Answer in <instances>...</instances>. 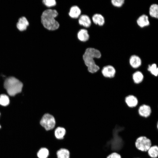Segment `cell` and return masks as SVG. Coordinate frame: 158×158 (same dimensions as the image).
Masks as SVG:
<instances>
[{
	"instance_id": "cell-23",
	"label": "cell",
	"mask_w": 158,
	"mask_h": 158,
	"mask_svg": "<svg viewBox=\"0 0 158 158\" xmlns=\"http://www.w3.org/2000/svg\"><path fill=\"white\" fill-rule=\"evenodd\" d=\"M10 103L8 97L6 94H2L0 95V105L3 106L8 105Z\"/></svg>"
},
{
	"instance_id": "cell-4",
	"label": "cell",
	"mask_w": 158,
	"mask_h": 158,
	"mask_svg": "<svg viewBox=\"0 0 158 158\" xmlns=\"http://www.w3.org/2000/svg\"><path fill=\"white\" fill-rule=\"evenodd\" d=\"M40 123L45 130L49 131L55 128L56 124V121L53 115L46 113L42 116L40 121Z\"/></svg>"
},
{
	"instance_id": "cell-15",
	"label": "cell",
	"mask_w": 158,
	"mask_h": 158,
	"mask_svg": "<svg viewBox=\"0 0 158 158\" xmlns=\"http://www.w3.org/2000/svg\"><path fill=\"white\" fill-rule=\"evenodd\" d=\"M77 37L81 41L85 42L87 41L90 37L87 30L85 29L80 30L77 33Z\"/></svg>"
},
{
	"instance_id": "cell-14",
	"label": "cell",
	"mask_w": 158,
	"mask_h": 158,
	"mask_svg": "<svg viewBox=\"0 0 158 158\" xmlns=\"http://www.w3.org/2000/svg\"><path fill=\"white\" fill-rule=\"evenodd\" d=\"M81 11L80 8L77 6H73L70 8L69 15L73 18H77L80 15Z\"/></svg>"
},
{
	"instance_id": "cell-27",
	"label": "cell",
	"mask_w": 158,
	"mask_h": 158,
	"mask_svg": "<svg viewBox=\"0 0 158 158\" xmlns=\"http://www.w3.org/2000/svg\"><path fill=\"white\" fill-rule=\"evenodd\" d=\"M1 128V126L0 124V129Z\"/></svg>"
},
{
	"instance_id": "cell-22",
	"label": "cell",
	"mask_w": 158,
	"mask_h": 158,
	"mask_svg": "<svg viewBox=\"0 0 158 158\" xmlns=\"http://www.w3.org/2000/svg\"><path fill=\"white\" fill-rule=\"evenodd\" d=\"M147 70L155 76H157L158 74V68L156 63H153L149 65L147 68Z\"/></svg>"
},
{
	"instance_id": "cell-24",
	"label": "cell",
	"mask_w": 158,
	"mask_h": 158,
	"mask_svg": "<svg viewBox=\"0 0 158 158\" xmlns=\"http://www.w3.org/2000/svg\"><path fill=\"white\" fill-rule=\"evenodd\" d=\"M42 2L45 6L49 7L54 6L56 4V1L55 0H44Z\"/></svg>"
},
{
	"instance_id": "cell-28",
	"label": "cell",
	"mask_w": 158,
	"mask_h": 158,
	"mask_svg": "<svg viewBox=\"0 0 158 158\" xmlns=\"http://www.w3.org/2000/svg\"><path fill=\"white\" fill-rule=\"evenodd\" d=\"M0 116H1V113H0Z\"/></svg>"
},
{
	"instance_id": "cell-16",
	"label": "cell",
	"mask_w": 158,
	"mask_h": 158,
	"mask_svg": "<svg viewBox=\"0 0 158 158\" xmlns=\"http://www.w3.org/2000/svg\"><path fill=\"white\" fill-rule=\"evenodd\" d=\"M57 158H70V153L67 148H61L57 150L56 152Z\"/></svg>"
},
{
	"instance_id": "cell-10",
	"label": "cell",
	"mask_w": 158,
	"mask_h": 158,
	"mask_svg": "<svg viewBox=\"0 0 158 158\" xmlns=\"http://www.w3.org/2000/svg\"><path fill=\"white\" fill-rule=\"evenodd\" d=\"M125 102L128 107L133 108L137 105L138 103V100L137 98L135 96L130 95L126 97Z\"/></svg>"
},
{
	"instance_id": "cell-26",
	"label": "cell",
	"mask_w": 158,
	"mask_h": 158,
	"mask_svg": "<svg viewBox=\"0 0 158 158\" xmlns=\"http://www.w3.org/2000/svg\"><path fill=\"white\" fill-rule=\"evenodd\" d=\"M106 158H122V157L118 152H114L109 154Z\"/></svg>"
},
{
	"instance_id": "cell-13",
	"label": "cell",
	"mask_w": 158,
	"mask_h": 158,
	"mask_svg": "<svg viewBox=\"0 0 158 158\" xmlns=\"http://www.w3.org/2000/svg\"><path fill=\"white\" fill-rule=\"evenodd\" d=\"M29 25V23L26 18L24 17H22L18 20V22L16 24V26L19 30L23 31L26 29Z\"/></svg>"
},
{
	"instance_id": "cell-17",
	"label": "cell",
	"mask_w": 158,
	"mask_h": 158,
	"mask_svg": "<svg viewBox=\"0 0 158 158\" xmlns=\"http://www.w3.org/2000/svg\"><path fill=\"white\" fill-rule=\"evenodd\" d=\"M93 22L95 24L100 26L103 25L105 23V19L103 16L99 13L94 14L92 17Z\"/></svg>"
},
{
	"instance_id": "cell-18",
	"label": "cell",
	"mask_w": 158,
	"mask_h": 158,
	"mask_svg": "<svg viewBox=\"0 0 158 158\" xmlns=\"http://www.w3.org/2000/svg\"><path fill=\"white\" fill-rule=\"evenodd\" d=\"M147 154L151 158H157L158 156V147L157 145H152L147 151Z\"/></svg>"
},
{
	"instance_id": "cell-1",
	"label": "cell",
	"mask_w": 158,
	"mask_h": 158,
	"mask_svg": "<svg viewBox=\"0 0 158 158\" xmlns=\"http://www.w3.org/2000/svg\"><path fill=\"white\" fill-rule=\"evenodd\" d=\"M101 56V52L97 49L89 47L86 49L83 55V59L84 64L89 73L94 74L99 70L100 67L96 63L94 59H99Z\"/></svg>"
},
{
	"instance_id": "cell-20",
	"label": "cell",
	"mask_w": 158,
	"mask_h": 158,
	"mask_svg": "<svg viewBox=\"0 0 158 158\" xmlns=\"http://www.w3.org/2000/svg\"><path fill=\"white\" fill-rule=\"evenodd\" d=\"M49 155V151L45 147L41 148L37 153V156L38 158H48Z\"/></svg>"
},
{
	"instance_id": "cell-25",
	"label": "cell",
	"mask_w": 158,
	"mask_h": 158,
	"mask_svg": "<svg viewBox=\"0 0 158 158\" xmlns=\"http://www.w3.org/2000/svg\"><path fill=\"white\" fill-rule=\"evenodd\" d=\"M124 0H112L111 1L112 5L117 7H121L124 4Z\"/></svg>"
},
{
	"instance_id": "cell-3",
	"label": "cell",
	"mask_w": 158,
	"mask_h": 158,
	"mask_svg": "<svg viewBox=\"0 0 158 158\" xmlns=\"http://www.w3.org/2000/svg\"><path fill=\"white\" fill-rule=\"evenodd\" d=\"M4 86L8 94L10 96H13L21 92L23 84L15 77L11 76L6 79Z\"/></svg>"
},
{
	"instance_id": "cell-8",
	"label": "cell",
	"mask_w": 158,
	"mask_h": 158,
	"mask_svg": "<svg viewBox=\"0 0 158 158\" xmlns=\"http://www.w3.org/2000/svg\"><path fill=\"white\" fill-rule=\"evenodd\" d=\"M129 63L130 66L133 68H137L141 66L142 60L141 58L138 56L133 55L130 56L129 59Z\"/></svg>"
},
{
	"instance_id": "cell-12",
	"label": "cell",
	"mask_w": 158,
	"mask_h": 158,
	"mask_svg": "<svg viewBox=\"0 0 158 158\" xmlns=\"http://www.w3.org/2000/svg\"><path fill=\"white\" fill-rule=\"evenodd\" d=\"M79 24L85 28L89 27L91 25V21L90 17L87 15H82L78 20Z\"/></svg>"
},
{
	"instance_id": "cell-21",
	"label": "cell",
	"mask_w": 158,
	"mask_h": 158,
	"mask_svg": "<svg viewBox=\"0 0 158 158\" xmlns=\"http://www.w3.org/2000/svg\"><path fill=\"white\" fill-rule=\"evenodd\" d=\"M149 13L150 16L155 18H158V5L156 4L151 5L150 7Z\"/></svg>"
},
{
	"instance_id": "cell-19",
	"label": "cell",
	"mask_w": 158,
	"mask_h": 158,
	"mask_svg": "<svg viewBox=\"0 0 158 158\" xmlns=\"http://www.w3.org/2000/svg\"><path fill=\"white\" fill-rule=\"evenodd\" d=\"M132 78L135 83L138 84L141 83L143 81L144 75L141 72L137 71L133 74Z\"/></svg>"
},
{
	"instance_id": "cell-6",
	"label": "cell",
	"mask_w": 158,
	"mask_h": 158,
	"mask_svg": "<svg viewBox=\"0 0 158 158\" xmlns=\"http://www.w3.org/2000/svg\"><path fill=\"white\" fill-rule=\"evenodd\" d=\"M101 73L104 77L111 78L114 77L116 73V70L113 66L111 65H108L103 68Z\"/></svg>"
},
{
	"instance_id": "cell-7",
	"label": "cell",
	"mask_w": 158,
	"mask_h": 158,
	"mask_svg": "<svg viewBox=\"0 0 158 158\" xmlns=\"http://www.w3.org/2000/svg\"><path fill=\"white\" fill-rule=\"evenodd\" d=\"M152 110L150 107L146 104L140 106L138 109V113L141 117L147 118L151 115Z\"/></svg>"
},
{
	"instance_id": "cell-11",
	"label": "cell",
	"mask_w": 158,
	"mask_h": 158,
	"mask_svg": "<svg viewBox=\"0 0 158 158\" xmlns=\"http://www.w3.org/2000/svg\"><path fill=\"white\" fill-rule=\"evenodd\" d=\"M137 23L141 28L148 26L150 24L148 17L145 14H143L139 16L137 19Z\"/></svg>"
},
{
	"instance_id": "cell-9",
	"label": "cell",
	"mask_w": 158,
	"mask_h": 158,
	"mask_svg": "<svg viewBox=\"0 0 158 158\" xmlns=\"http://www.w3.org/2000/svg\"><path fill=\"white\" fill-rule=\"evenodd\" d=\"M66 133V130L64 127L59 126L55 129L54 134L56 139L61 140L64 139Z\"/></svg>"
},
{
	"instance_id": "cell-29",
	"label": "cell",
	"mask_w": 158,
	"mask_h": 158,
	"mask_svg": "<svg viewBox=\"0 0 158 158\" xmlns=\"http://www.w3.org/2000/svg\"></svg>"
},
{
	"instance_id": "cell-2",
	"label": "cell",
	"mask_w": 158,
	"mask_h": 158,
	"mask_svg": "<svg viewBox=\"0 0 158 158\" xmlns=\"http://www.w3.org/2000/svg\"><path fill=\"white\" fill-rule=\"evenodd\" d=\"M58 15L55 9H47L44 11L41 16V23L44 27L49 30H55L59 27V22L55 18Z\"/></svg>"
},
{
	"instance_id": "cell-5",
	"label": "cell",
	"mask_w": 158,
	"mask_h": 158,
	"mask_svg": "<svg viewBox=\"0 0 158 158\" xmlns=\"http://www.w3.org/2000/svg\"><path fill=\"white\" fill-rule=\"evenodd\" d=\"M136 148L142 152H147L152 145L151 140L145 136H141L138 137L135 142Z\"/></svg>"
}]
</instances>
